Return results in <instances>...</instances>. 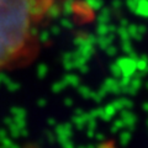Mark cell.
Returning <instances> with one entry per match:
<instances>
[{"label": "cell", "mask_w": 148, "mask_h": 148, "mask_svg": "<svg viewBox=\"0 0 148 148\" xmlns=\"http://www.w3.org/2000/svg\"><path fill=\"white\" fill-rule=\"evenodd\" d=\"M52 0H0V73L30 64L40 52V27Z\"/></svg>", "instance_id": "cell-1"}]
</instances>
